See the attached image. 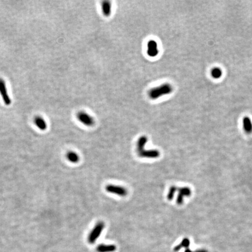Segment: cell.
Returning <instances> with one entry per match:
<instances>
[{
  "mask_svg": "<svg viewBox=\"0 0 252 252\" xmlns=\"http://www.w3.org/2000/svg\"><path fill=\"white\" fill-rule=\"evenodd\" d=\"M173 87L169 83H164L159 86L153 88L148 92V97L152 100H157L163 96L172 93Z\"/></svg>",
  "mask_w": 252,
  "mask_h": 252,
  "instance_id": "obj_1",
  "label": "cell"
},
{
  "mask_svg": "<svg viewBox=\"0 0 252 252\" xmlns=\"http://www.w3.org/2000/svg\"><path fill=\"white\" fill-rule=\"evenodd\" d=\"M105 228V224L103 222H99L95 226L88 238V241L90 244H93L98 239L102 232Z\"/></svg>",
  "mask_w": 252,
  "mask_h": 252,
  "instance_id": "obj_2",
  "label": "cell"
},
{
  "mask_svg": "<svg viewBox=\"0 0 252 252\" xmlns=\"http://www.w3.org/2000/svg\"><path fill=\"white\" fill-rule=\"evenodd\" d=\"M0 95L4 104L6 106L11 105L12 100L8 95L6 82L2 78H0Z\"/></svg>",
  "mask_w": 252,
  "mask_h": 252,
  "instance_id": "obj_3",
  "label": "cell"
},
{
  "mask_svg": "<svg viewBox=\"0 0 252 252\" xmlns=\"http://www.w3.org/2000/svg\"><path fill=\"white\" fill-rule=\"evenodd\" d=\"M77 117L80 122L85 126L91 127L95 124V120L93 117L85 112H79L77 114Z\"/></svg>",
  "mask_w": 252,
  "mask_h": 252,
  "instance_id": "obj_4",
  "label": "cell"
},
{
  "mask_svg": "<svg viewBox=\"0 0 252 252\" xmlns=\"http://www.w3.org/2000/svg\"><path fill=\"white\" fill-rule=\"evenodd\" d=\"M105 189L108 193H113L121 197H124L127 194V189L122 186L109 185L106 186Z\"/></svg>",
  "mask_w": 252,
  "mask_h": 252,
  "instance_id": "obj_5",
  "label": "cell"
},
{
  "mask_svg": "<svg viewBox=\"0 0 252 252\" xmlns=\"http://www.w3.org/2000/svg\"><path fill=\"white\" fill-rule=\"evenodd\" d=\"M159 53L157 42L154 40H150L148 41L147 43L146 50V53L148 56L150 57H155L158 55Z\"/></svg>",
  "mask_w": 252,
  "mask_h": 252,
  "instance_id": "obj_6",
  "label": "cell"
},
{
  "mask_svg": "<svg viewBox=\"0 0 252 252\" xmlns=\"http://www.w3.org/2000/svg\"><path fill=\"white\" fill-rule=\"evenodd\" d=\"M138 153L140 157L146 158H157L159 157L160 155V153L157 149L146 150L144 149L142 151Z\"/></svg>",
  "mask_w": 252,
  "mask_h": 252,
  "instance_id": "obj_7",
  "label": "cell"
},
{
  "mask_svg": "<svg viewBox=\"0 0 252 252\" xmlns=\"http://www.w3.org/2000/svg\"><path fill=\"white\" fill-rule=\"evenodd\" d=\"M101 8L103 15L109 17L112 13V3L110 1H103L101 2Z\"/></svg>",
  "mask_w": 252,
  "mask_h": 252,
  "instance_id": "obj_8",
  "label": "cell"
},
{
  "mask_svg": "<svg viewBox=\"0 0 252 252\" xmlns=\"http://www.w3.org/2000/svg\"><path fill=\"white\" fill-rule=\"evenodd\" d=\"M34 122L36 126L40 130L45 131L46 130L47 128L46 121L41 116H36L34 118Z\"/></svg>",
  "mask_w": 252,
  "mask_h": 252,
  "instance_id": "obj_9",
  "label": "cell"
},
{
  "mask_svg": "<svg viewBox=\"0 0 252 252\" xmlns=\"http://www.w3.org/2000/svg\"><path fill=\"white\" fill-rule=\"evenodd\" d=\"M243 128L245 132L247 134H251L252 133V121L251 119L245 116L242 120Z\"/></svg>",
  "mask_w": 252,
  "mask_h": 252,
  "instance_id": "obj_10",
  "label": "cell"
},
{
  "mask_svg": "<svg viewBox=\"0 0 252 252\" xmlns=\"http://www.w3.org/2000/svg\"><path fill=\"white\" fill-rule=\"evenodd\" d=\"M98 252H113L116 250V246L113 245H100L96 249Z\"/></svg>",
  "mask_w": 252,
  "mask_h": 252,
  "instance_id": "obj_11",
  "label": "cell"
},
{
  "mask_svg": "<svg viewBox=\"0 0 252 252\" xmlns=\"http://www.w3.org/2000/svg\"><path fill=\"white\" fill-rule=\"evenodd\" d=\"M147 141H148V139L145 135L141 136L139 138L137 142V152L138 153L144 149V146H146Z\"/></svg>",
  "mask_w": 252,
  "mask_h": 252,
  "instance_id": "obj_12",
  "label": "cell"
},
{
  "mask_svg": "<svg viewBox=\"0 0 252 252\" xmlns=\"http://www.w3.org/2000/svg\"><path fill=\"white\" fill-rule=\"evenodd\" d=\"M67 158L70 162L75 164L77 163L80 160L78 155L73 151H70L67 153Z\"/></svg>",
  "mask_w": 252,
  "mask_h": 252,
  "instance_id": "obj_13",
  "label": "cell"
},
{
  "mask_svg": "<svg viewBox=\"0 0 252 252\" xmlns=\"http://www.w3.org/2000/svg\"><path fill=\"white\" fill-rule=\"evenodd\" d=\"M222 71L219 67H214L211 71V75L213 78L219 79L222 75Z\"/></svg>",
  "mask_w": 252,
  "mask_h": 252,
  "instance_id": "obj_14",
  "label": "cell"
},
{
  "mask_svg": "<svg viewBox=\"0 0 252 252\" xmlns=\"http://www.w3.org/2000/svg\"><path fill=\"white\" fill-rule=\"evenodd\" d=\"M178 190L179 192V194L182 195L183 197H189L192 194V191L190 189L187 187L178 188Z\"/></svg>",
  "mask_w": 252,
  "mask_h": 252,
  "instance_id": "obj_15",
  "label": "cell"
},
{
  "mask_svg": "<svg viewBox=\"0 0 252 252\" xmlns=\"http://www.w3.org/2000/svg\"><path fill=\"white\" fill-rule=\"evenodd\" d=\"M190 243L189 239H187V238H185V239H183V240L181 242L180 245L175 247V250L176 252L179 251V250L182 247H185V248L187 249L189 247V246H190Z\"/></svg>",
  "mask_w": 252,
  "mask_h": 252,
  "instance_id": "obj_16",
  "label": "cell"
},
{
  "mask_svg": "<svg viewBox=\"0 0 252 252\" xmlns=\"http://www.w3.org/2000/svg\"><path fill=\"white\" fill-rule=\"evenodd\" d=\"M178 190V187H177L176 186H171V187L169 189V193H167V199L169 200V201L172 200L174 197V195L175 194V193L177 192V190Z\"/></svg>",
  "mask_w": 252,
  "mask_h": 252,
  "instance_id": "obj_17",
  "label": "cell"
},
{
  "mask_svg": "<svg viewBox=\"0 0 252 252\" xmlns=\"http://www.w3.org/2000/svg\"><path fill=\"white\" fill-rule=\"evenodd\" d=\"M183 198H184V197L179 193V194L178 195V197H177V199H176L177 204H179V205L182 204L183 203Z\"/></svg>",
  "mask_w": 252,
  "mask_h": 252,
  "instance_id": "obj_18",
  "label": "cell"
},
{
  "mask_svg": "<svg viewBox=\"0 0 252 252\" xmlns=\"http://www.w3.org/2000/svg\"><path fill=\"white\" fill-rule=\"evenodd\" d=\"M195 252H207V251H206L205 250H197V251H196Z\"/></svg>",
  "mask_w": 252,
  "mask_h": 252,
  "instance_id": "obj_19",
  "label": "cell"
},
{
  "mask_svg": "<svg viewBox=\"0 0 252 252\" xmlns=\"http://www.w3.org/2000/svg\"><path fill=\"white\" fill-rule=\"evenodd\" d=\"M185 252H193L192 251H191L190 249H189L188 248L186 249V250H185Z\"/></svg>",
  "mask_w": 252,
  "mask_h": 252,
  "instance_id": "obj_20",
  "label": "cell"
}]
</instances>
